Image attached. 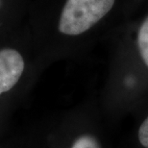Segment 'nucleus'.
Wrapping results in <instances>:
<instances>
[{
	"label": "nucleus",
	"instance_id": "obj_1",
	"mask_svg": "<svg viewBox=\"0 0 148 148\" xmlns=\"http://www.w3.org/2000/svg\"><path fill=\"white\" fill-rule=\"evenodd\" d=\"M118 0H66L58 20V30L78 37L102 25L117 7Z\"/></svg>",
	"mask_w": 148,
	"mask_h": 148
},
{
	"label": "nucleus",
	"instance_id": "obj_2",
	"mask_svg": "<svg viewBox=\"0 0 148 148\" xmlns=\"http://www.w3.org/2000/svg\"><path fill=\"white\" fill-rule=\"evenodd\" d=\"M24 67V60L18 51L13 48L0 50V95L17 84Z\"/></svg>",
	"mask_w": 148,
	"mask_h": 148
},
{
	"label": "nucleus",
	"instance_id": "obj_4",
	"mask_svg": "<svg viewBox=\"0 0 148 148\" xmlns=\"http://www.w3.org/2000/svg\"><path fill=\"white\" fill-rule=\"evenodd\" d=\"M69 148H102V145L95 136L83 134L74 140Z\"/></svg>",
	"mask_w": 148,
	"mask_h": 148
},
{
	"label": "nucleus",
	"instance_id": "obj_3",
	"mask_svg": "<svg viewBox=\"0 0 148 148\" xmlns=\"http://www.w3.org/2000/svg\"><path fill=\"white\" fill-rule=\"evenodd\" d=\"M136 42L141 62L148 70V14L140 23L137 31Z\"/></svg>",
	"mask_w": 148,
	"mask_h": 148
},
{
	"label": "nucleus",
	"instance_id": "obj_5",
	"mask_svg": "<svg viewBox=\"0 0 148 148\" xmlns=\"http://www.w3.org/2000/svg\"><path fill=\"white\" fill-rule=\"evenodd\" d=\"M138 138L140 145L143 148H148V116L143 121L138 128Z\"/></svg>",
	"mask_w": 148,
	"mask_h": 148
}]
</instances>
